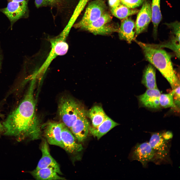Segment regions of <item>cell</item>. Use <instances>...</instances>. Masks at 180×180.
I'll return each mask as SVG.
<instances>
[{"label": "cell", "instance_id": "1", "mask_svg": "<svg viewBox=\"0 0 180 180\" xmlns=\"http://www.w3.org/2000/svg\"><path fill=\"white\" fill-rule=\"evenodd\" d=\"M35 82L32 80L22 102L2 123L5 129L4 135L13 137L18 142L27 139L36 140L41 137L40 123L35 112Z\"/></svg>", "mask_w": 180, "mask_h": 180}, {"label": "cell", "instance_id": "2", "mask_svg": "<svg viewBox=\"0 0 180 180\" xmlns=\"http://www.w3.org/2000/svg\"><path fill=\"white\" fill-rule=\"evenodd\" d=\"M142 48L146 59L157 69L174 88L180 85L179 80L174 69L171 56L165 50L147 44L134 40Z\"/></svg>", "mask_w": 180, "mask_h": 180}, {"label": "cell", "instance_id": "3", "mask_svg": "<svg viewBox=\"0 0 180 180\" xmlns=\"http://www.w3.org/2000/svg\"><path fill=\"white\" fill-rule=\"evenodd\" d=\"M69 34L62 30L58 36L49 39L51 48L50 52L44 63L34 74L39 80L42 79L49 65L56 58L67 52L68 46L66 40Z\"/></svg>", "mask_w": 180, "mask_h": 180}, {"label": "cell", "instance_id": "4", "mask_svg": "<svg viewBox=\"0 0 180 180\" xmlns=\"http://www.w3.org/2000/svg\"><path fill=\"white\" fill-rule=\"evenodd\" d=\"M58 108L62 122L69 129L83 109L74 99L68 96L60 99Z\"/></svg>", "mask_w": 180, "mask_h": 180}, {"label": "cell", "instance_id": "5", "mask_svg": "<svg viewBox=\"0 0 180 180\" xmlns=\"http://www.w3.org/2000/svg\"><path fill=\"white\" fill-rule=\"evenodd\" d=\"M162 132L152 133L149 143L154 155V162L159 164L162 162L170 163L169 141L163 138Z\"/></svg>", "mask_w": 180, "mask_h": 180}, {"label": "cell", "instance_id": "6", "mask_svg": "<svg viewBox=\"0 0 180 180\" xmlns=\"http://www.w3.org/2000/svg\"><path fill=\"white\" fill-rule=\"evenodd\" d=\"M106 5L103 0H95L88 4L81 20L74 24L76 28H82L100 18L105 12Z\"/></svg>", "mask_w": 180, "mask_h": 180}, {"label": "cell", "instance_id": "7", "mask_svg": "<svg viewBox=\"0 0 180 180\" xmlns=\"http://www.w3.org/2000/svg\"><path fill=\"white\" fill-rule=\"evenodd\" d=\"M112 20L111 15L105 12L98 19L85 26L82 30L95 35H108L118 32V28L109 24Z\"/></svg>", "mask_w": 180, "mask_h": 180}, {"label": "cell", "instance_id": "8", "mask_svg": "<svg viewBox=\"0 0 180 180\" xmlns=\"http://www.w3.org/2000/svg\"><path fill=\"white\" fill-rule=\"evenodd\" d=\"M28 0L20 2L9 1L6 6L0 8V12L8 19L12 28L14 24L25 16L28 11Z\"/></svg>", "mask_w": 180, "mask_h": 180}, {"label": "cell", "instance_id": "9", "mask_svg": "<svg viewBox=\"0 0 180 180\" xmlns=\"http://www.w3.org/2000/svg\"><path fill=\"white\" fill-rule=\"evenodd\" d=\"M154 152L148 142L138 143L133 148L130 154L132 160L140 162L143 167H146L148 163L154 162Z\"/></svg>", "mask_w": 180, "mask_h": 180}, {"label": "cell", "instance_id": "10", "mask_svg": "<svg viewBox=\"0 0 180 180\" xmlns=\"http://www.w3.org/2000/svg\"><path fill=\"white\" fill-rule=\"evenodd\" d=\"M65 125L62 122H50L45 126L44 130L46 140L49 144L64 148L61 132Z\"/></svg>", "mask_w": 180, "mask_h": 180}, {"label": "cell", "instance_id": "11", "mask_svg": "<svg viewBox=\"0 0 180 180\" xmlns=\"http://www.w3.org/2000/svg\"><path fill=\"white\" fill-rule=\"evenodd\" d=\"M142 4L141 8L138 12L135 23V38L146 30L152 20L151 4L150 2L146 0Z\"/></svg>", "mask_w": 180, "mask_h": 180}, {"label": "cell", "instance_id": "12", "mask_svg": "<svg viewBox=\"0 0 180 180\" xmlns=\"http://www.w3.org/2000/svg\"><path fill=\"white\" fill-rule=\"evenodd\" d=\"M86 114V112L82 109L70 129L79 142L84 140L89 130L90 126Z\"/></svg>", "mask_w": 180, "mask_h": 180}, {"label": "cell", "instance_id": "13", "mask_svg": "<svg viewBox=\"0 0 180 180\" xmlns=\"http://www.w3.org/2000/svg\"><path fill=\"white\" fill-rule=\"evenodd\" d=\"M48 143L45 140H44L42 142L40 148L42 156L35 170L51 168L54 169L58 174H61L62 173L58 164L50 154Z\"/></svg>", "mask_w": 180, "mask_h": 180}, {"label": "cell", "instance_id": "14", "mask_svg": "<svg viewBox=\"0 0 180 180\" xmlns=\"http://www.w3.org/2000/svg\"><path fill=\"white\" fill-rule=\"evenodd\" d=\"M120 39L130 44L135 39V23L130 18H127L122 20L118 32Z\"/></svg>", "mask_w": 180, "mask_h": 180}, {"label": "cell", "instance_id": "15", "mask_svg": "<svg viewBox=\"0 0 180 180\" xmlns=\"http://www.w3.org/2000/svg\"><path fill=\"white\" fill-rule=\"evenodd\" d=\"M61 138L64 146V149L68 152L75 153L82 150V145L76 142L75 138L69 129L65 125L62 131Z\"/></svg>", "mask_w": 180, "mask_h": 180}, {"label": "cell", "instance_id": "16", "mask_svg": "<svg viewBox=\"0 0 180 180\" xmlns=\"http://www.w3.org/2000/svg\"><path fill=\"white\" fill-rule=\"evenodd\" d=\"M158 88L148 89L139 97L140 103L144 106L151 108H158L160 106L159 97L160 95Z\"/></svg>", "mask_w": 180, "mask_h": 180}, {"label": "cell", "instance_id": "17", "mask_svg": "<svg viewBox=\"0 0 180 180\" xmlns=\"http://www.w3.org/2000/svg\"><path fill=\"white\" fill-rule=\"evenodd\" d=\"M171 30V35L169 40L160 44H152L160 48H166L172 50L179 58H180V29L173 28Z\"/></svg>", "mask_w": 180, "mask_h": 180}, {"label": "cell", "instance_id": "18", "mask_svg": "<svg viewBox=\"0 0 180 180\" xmlns=\"http://www.w3.org/2000/svg\"><path fill=\"white\" fill-rule=\"evenodd\" d=\"M118 124L107 116L104 121L97 127L96 128L90 127L89 130L94 136L99 139Z\"/></svg>", "mask_w": 180, "mask_h": 180}, {"label": "cell", "instance_id": "19", "mask_svg": "<svg viewBox=\"0 0 180 180\" xmlns=\"http://www.w3.org/2000/svg\"><path fill=\"white\" fill-rule=\"evenodd\" d=\"M35 179L38 180H65L64 178L60 176L53 168H43L38 170H34L30 172Z\"/></svg>", "mask_w": 180, "mask_h": 180}, {"label": "cell", "instance_id": "20", "mask_svg": "<svg viewBox=\"0 0 180 180\" xmlns=\"http://www.w3.org/2000/svg\"><path fill=\"white\" fill-rule=\"evenodd\" d=\"M142 83L148 89L157 88L156 69L152 64H148L145 68L143 72Z\"/></svg>", "mask_w": 180, "mask_h": 180}, {"label": "cell", "instance_id": "21", "mask_svg": "<svg viewBox=\"0 0 180 180\" xmlns=\"http://www.w3.org/2000/svg\"><path fill=\"white\" fill-rule=\"evenodd\" d=\"M151 5L152 20L153 26V34L154 38H156L158 25L162 19L160 10V0H152Z\"/></svg>", "mask_w": 180, "mask_h": 180}, {"label": "cell", "instance_id": "22", "mask_svg": "<svg viewBox=\"0 0 180 180\" xmlns=\"http://www.w3.org/2000/svg\"><path fill=\"white\" fill-rule=\"evenodd\" d=\"M87 114L90 119L92 126L96 128L105 119L107 115L101 106H96L92 107Z\"/></svg>", "mask_w": 180, "mask_h": 180}, {"label": "cell", "instance_id": "23", "mask_svg": "<svg viewBox=\"0 0 180 180\" xmlns=\"http://www.w3.org/2000/svg\"><path fill=\"white\" fill-rule=\"evenodd\" d=\"M111 12L112 14L120 19H124L138 12L139 10L136 9L129 8L121 4L115 8H111Z\"/></svg>", "mask_w": 180, "mask_h": 180}, {"label": "cell", "instance_id": "24", "mask_svg": "<svg viewBox=\"0 0 180 180\" xmlns=\"http://www.w3.org/2000/svg\"><path fill=\"white\" fill-rule=\"evenodd\" d=\"M174 89L169 94H160L159 99L160 105L164 108L172 107L176 108V106L174 101Z\"/></svg>", "mask_w": 180, "mask_h": 180}, {"label": "cell", "instance_id": "25", "mask_svg": "<svg viewBox=\"0 0 180 180\" xmlns=\"http://www.w3.org/2000/svg\"><path fill=\"white\" fill-rule=\"evenodd\" d=\"M89 0H80L76 6L74 12L67 24L72 26L79 16L83 10Z\"/></svg>", "mask_w": 180, "mask_h": 180}, {"label": "cell", "instance_id": "26", "mask_svg": "<svg viewBox=\"0 0 180 180\" xmlns=\"http://www.w3.org/2000/svg\"><path fill=\"white\" fill-rule=\"evenodd\" d=\"M122 4L127 7L134 9L142 5L146 0H120Z\"/></svg>", "mask_w": 180, "mask_h": 180}, {"label": "cell", "instance_id": "27", "mask_svg": "<svg viewBox=\"0 0 180 180\" xmlns=\"http://www.w3.org/2000/svg\"><path fill=\"white\" fill-rule=\"evenodd\" d=\"M174 101L176 106H180V85L174 88Z\"/></svg>", "mask_w": 180, "mask_h": 180}, {"label": "cell", "instance_id": "28", "mask_svg": "<svg viewBox=\"0 0 180 180\" xmlns=\"http://www.w3.org/2000/svg\"><path fill=\"white\" fill-rule=\"evenodd\" d=\"M35 3L38 8L49 5L46 0H35Z\"/></svg>", "mask_w": 180, "mask_h": 180}, {"label": "cell", "instance_id": "29", "mask_svg": "<svg viewBox=\"0 0 180 180\" xmlns=\"http://www.w3.org/2000/svg\"><path fill=\"white\" fill-rule=\"evenodd\" d=\"M120 0H108V4L111 8H115L120 4Z\"/></svg>", "mask_w": 180, "mask_h": 180}, {"label": "cell", "instance_id": "30", "mask_svg": "<svg viewBox=\"0 0 180 180\" xmlns=\"http://www.w3.org/2000/svg\"><path fill=\"white\" fill-rule=\"evenodd\" d=\"M162 135L164 138L166 140H170L172 138L173 136L172 133L169 131L162 132Z\"/></svg>", "mask_w": 180, "mask_h": 180}, {"label": "cell", "instance_id": "31", "mask_svg": "<svg viewBox=\"0 0 180 180\" xmlns=\"http://www.w3.org/2000/svg\"><path fill=\"white\" fill-rule=\"evenodd\" d=\"M5 132V129L2 124L0 122V137L4 135Z\"/></svg>", "mask_w": 180, "mask_h": 180}, {"label": "cell", "instance_id": "32", "mask_svg": "<svg viewBox=\"0 0 180 180\" xmlns=\"http://www.w3.org/2000/svg\"><path fill=\"white\" fill-rule=\"evenodd\" d=\"M48 4H55L57 2L58 0H46Z\"/></svg>", "mask_w": 180, "mask_h": 180}, {"label": "cell", "instance_id": "33", "mask_svg": "<svg viewBox=\"0 0 180 180\" xmlns=\"http://www.w3.org/2000/svg\"><path fill=\"white\" fill-rule=\"evenodd\" d=\"M9 1H13L14 2H20L23 1L25 0H7Z\"/></svg>", "mask_w": 180, "mask_h": 180}, {"label": "cell", "instance_id": "34", "mask_svg": "<svg viewBox=\"0 0 180 180\" xmlns=\"http://www.w3.org/2000/svg\"><path fill=\"white\" fill-rule=\"evenodd\" d=\"M1 64V59H0V66Z\"/></svg>", "mask_w": 180, "mask_h": 180}, {"label": "cell", "instance_id": "35", "mask_svg": "<svg viewBox=\"0 0 180 180\" xmlns=\"http://www.w3.org/2000/svg\"><path fill=\"white\" fill-rule=\"evenodd\" d=\"M0 116H2V115L0 113Z\"/></svg>", "mask_w": 180, "mask_h": 180}]
</instances>
